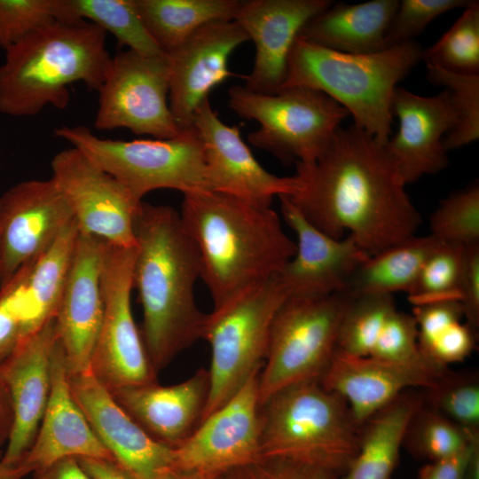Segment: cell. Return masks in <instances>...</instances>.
Instances as JSON below:
<instances>
[{
    "instance_id": "54",
    "label": "cell",
    "mask_w": 479,
    "mask_h": 479,
    "mask_svg": "<svg viewBox=\"0 0 479 479\" xmlns=\"http://www.w3.org/2000/svg\"><path fill=\"white\" fill-rule=\"evenodd\" d=\"M3 454H4V450L0 448V460L3 458Z\"/></svg>"
},
{
    "instance_id": "47",
    "label": "cell",
    "mask_w": 479,
    "mask_h": 479,
    "mask_svg": "<svg viewBox=\"0 0 479 479\" xmlns=\"http://www.w3.org/2000/svg\"><path fill=\"white\" fill-rule=\"evenodd\" d=\"M460 303L465 322L477 331L479 326V243L466 246Z\"/></svg>"
},
{
    "instance_id": "13",
    "label": "cell",
    "mask_w": 479,
    "mask_h": 479,
    "mask_svg": "<svg viewBox=\"0 0 479 479\" xmlns=\"http://www.w3.org/2000/svg\"><path fill=\"white\" fill-rule=\"evenodd\" d=\"M51 168L79 232L113 246L136 247L134 225L143 200L76 148L55 154Z\"/></svg>"
},
{
    "instance_id": "2",
    "label": "cell",
    "mask_w": 479,
    "mask_h": 479,
    "mask_svg": "<svg viewBox=\"0 0 479 479\" xmlns=\"http://www.w3.org/2000/svg\"><path fill=\"white\" fill-rule=\"evenodd\" d=\"M134 232L133 289L142 307L145 347L158 373L202 339L208 314L194 297L200 260L179 212L169 206L143 201Z\"/></svg>"
},
{
    "instance_id": "32",
    "label": "cell",
    "mask_w": 479,
    "mask_h": 479,
    "mask_svg": "<svg viewBox=\"0 0 479 479\" xmlns=\"http://www.w3.org/2000/svg\"><path fill=\"white\" fill-rule=\"evenodd\" d=\"M57 20H86L136 52L164 54L146 30L135 0H56Z\"/></svg>"
},
{
    "instance_id": "4",
    "label": "cell",
    "mask_w": 479,
    "mask_h": 479,
    "mask_svg": "<svg viewBox=\"0 0 479 479\" xmlns=\"http://www.w3.org/2000/svg\"><path fill=\"white\" fill-rule=\"evenodd\" d=\"M106 33L86 20H54L5 50L0 65V113L33 116L46 106L64 109L67 86L100 89L112 57Z\"/></svg>"
},
{
    "instance_id": "30",
    "label": "cell",
    "mask_w": 479,
    "mask_h": 479,
    "mask_svg": "<svg viewBox=\"0 0 479 479\" xmlns=\"http://www.w3.org/2000/svg\"><path fill=\"white\" fill-rule=\"evenodd\" d=\"M432 235L412 236L371 255L353 272L342 293L351 298L365 294H406L413 287L428 256L442 244Z\"/></svg>"
},
{
    "instance_id": "36",
    "label": "cell",
    "mask_w": 479,
    "mask_h": 479,
    "mask_svg": "<svg viewBox=\"0 0 479 479\" xmlns=\"http://www.w3.org/2000/svg\"><path fill=\"white\" fill-rule=\"evenodd\" d=\"M453 25L432 46L422 60L445 70L479 75V2L470 0Z\"/></svg>"
},
{
    "instance_id": "8",
    "label": "cell",
    "mask_w": 479,
    "mask_h": 479,
    "mask_svg": "<svg viewBox=\"0 0 479 479\" xmlns=\"http://www.w3.org/2000/svg\"><path fill=\"white\" fill-rule=\"evenodd\" d=\"M228 105L241 118L259 123L248 135L249 143L287 164L316 161L349 116L325 93L299 86L263 94L234 85L228 91Z\"/></svg>"
},
{
    "instance_id": "21",
    "label": "cell",
    "mask_w": 479,
    "mask_h": 479,
    "mask_svg": "<svg viewBox=\"0 0 479 479\" xmlns=\"http://www.w3.org/2000/svg\"><path fill=\"white\" fill-rule=\"evenodd\" d=\"M448 369L428 357L394 362L337 349L320 384L345 399L361 426L401 393L431 386Z\"/></svg>"
},
{
    "instance_id": "22",
    "label": "cell",
    "mask_w": 479,
    "mask_h": 479,
    "mask_svg": "<svg viewBox=\"0 0 479 479\" xmlns=\"http://www.w3.org/2000/svg\"><path fill=\"white\" fill-rule=\"evenodd\" d=\"M56 343L53 318L25 339L0 365V381L9 394L13 416L0 460L4 463H20L35 437L51 393Z\"/></svg>"
},
{
    "instance_id": "6",
    "label": "cell",
    "mask_w": 479,
    "mask_h": 479,
    "mask_svg": "<svg viewBox=\"0 0 479 479\" xmlns=\"http://www.w3.org/2000/svg\"><path fill=\"white\" fill-rule=\"evenodd\" d=\"M360 428L339 394L320 382L294 384L260 405V455L310 465L338 479L357 453Z\"/></svg>"
},
{
    "instance_id": "29",
    "label": "cell",
    "mask_w": 479,
    "mask_h": 479,
    "mask_svg": "<svg viewBox=\"0 0 479 479\" xmlns=\"http://www.w3.org/2000/svg\"><path fill=\"white\" fill-rule=\"evenodd\" d=\"M78 232L76 223L73 221L34 260L22 296L23 341L55 318Z\"/></svg>"
},
{
    "instance_id": "16",
    "label": "cell",
    "mask_w": 479,
    "mask_h": 479,
    "mask_svg": "<svg viewBox=\"0 0 479 479\" xmlns=\"http://www.w3.org/2000/svg\"><path fill=\"white\" fill-rule=\"evenodd\" d=\"M192 127L204 150L207 180L211 192L271 207L275 196L296 193L299 177L267 171L243 141L237 126L223 122L206 98L195 110Z\"/></svg>"
},
{
    "instance_id": "43",
    "label": "cell",
    "mask_w": 479,
    "mask_h": 479,
    "mask_svg": "<svg viewBox=\"0 0 479 479\" xmlns=\"http://www.w3.org/2000/svg\"><path fill=\"white\" fill-rule=\"evenodd\" d=\"M34 260L0 287V365L23 342L22 296Z\"/></svg>"
},
{
    "instance_id": "31",
    "label": "cell",
    "mask_w": 479,
    "mask_h": 479,
    "mask_svg": "<svg viewBox=\"0 0 479 479\" xmlns=\"http://www.w3.org/2000/svg\"><path fill=\"white\" fill-rule=\"evenodd\" d=\"M135 1L146 30L165 54L206 24L233 20L241 3V0Z\"/></svg>"
},
{
    "instance_id": "10",
    "label": "cell",
    "mask_w": 479,
    "mask_h": 479,
    "mask_svg": "<svg viewBox=\"0 0 479 479\" xmlns=\"http://www.w3.org/2000/svg\"><path fill=\"white\" fill-rule=\"evenodd\" d=\"M287 298L275 276L208 314L202 339L211 350L210 390L201 421L261 370L273 318Z\"/></svg>"
},
{
    "instance_id": "37",
    "label": "cell",
    "mask_w": 479,
    "mask_h": 479,
    "mask_svg": "<svg viewBox=\"0 0 479 479\" xmlns=\"http://www.w3.org/2000/svg\"><path fill=\"white\" fill-rule=\"evenodd\" d=\"M397 309L392 294L351 298L341 322L337 349L354 356H369L387 319Z\"/></svg>"
},
{
    "instance_id": "35",
    "label": "cell",
    "mask_w": 479,
    "mask_h": 479,
    "mask_svg": "<svg viewBox=\"0 0 479 479\" xmlns=\"http://www.w3.org/2000/svg\"><path fill=\"white\" fill-rule=\"evenodd\" d=\"M466 247L442 243L426 260L407 293L414 306L443 301H461Z\"/></svg>"
},
{
    "instance_id": "20",
    "label": "cell",
    "mask_w": 479,
    "mask_h": 479,
    "mask_svg": "<svg viewBox=\"0 0 479 479\" xmlns=\"http://www.w3.org/2000/svg\"><path fill=\"white\" fill-rule=\"evenodd\" d=\"M69 384L76 403L119 466L135 479H165L172 471V448L152 438L90 371L69 375Z\"/></svg>"
},
{
    "instance_id": "42",
    "label": "cell",
    "mask_w": 479,
    "mask_h": 479,
    "mask_svg": "<svg viewBox=\"0 0 479 479\" xmlns=\"http://www.w3.org/2000/svg\"><path fill=\"white\" fill-rule=\"evenodd\" d=\"M369 357L394 362L426 357L418 345V327L413 316L397 309L387 319Z\"/></svg>"
},
{
    "instance_id": "15",
    "label": "cell",
    "mask_w": 479,
    "mask_h": 479,
    "mask_svg": "<svg viewBox=\"0 0 479 479\" xmlns=\"http://www.w3.org/2000/svg\"><path fill=\"white\" fill-rule=\"evenodd\" d=\"M74 220L51 177L20 182L0 195V287L42 254Z\"/></svg>"
},
{
    "instance_id": "34",
    "label": "cell",
    "mask_w": 479,
    "mask_h": 479,
    "mask_svg": "<svg viewBox=\"0 0 479 479\" xmlns=\"http://www.w3.org/2000/svg\"><path fill=\"white\" fill-rule=\"evenodd\" d=\"M420 392L426 405L469 434L479 435V376L475 371L449 368Z\"/></svg>"
},
{
    "instance_id": "52",
    "label": "cell",
    "mask_w": 479,
    "mask_h": 479,
    "mask_svg": "<svg viewBox=\"0 0 479 479\" xmlns=\"http://www.w3.org/2000/svg\"><path fill=\"white\" fill-rule=\"evenodd\" d=\"M31 470L21 462L10 465L0 461V479H24Z\"/></svg>"
},
{
    "instance_id": "11",
    "label": "cell",
    "mask_w": 479,
    "mask_h": 479,
    "mask_svg": "<svg viewBox=\"0 0 479 479\" xmlns=\"http://www.w3.org/2000/svg\"><path fill=\"white\" fill-rule=\"evenodd\" d=\"M136 247L106 242L101 270L104 315L90 372L109 392L157 381L142 334L132 313V271Z\"/></svg>"
},
{
    "instance_id": "39",
    "label": "cell",
    "mask_w": 479,
    "mask_h": 479,
    "mask_svg": "<svg viewBox=\"0 0 479 479\" xmlns=\"http://www.w3.org/2000/svg\"><path fill=\"white\" fill-rule=\"evenodd\" d=\"M430 235L443 243H479V186L473 183L441 201L429 218Z\"/></svg>"
},
{
    "instance_id": "53",
    "label": "cell",
    "mask_w": 479,
    "mask_h": 479,
    "mask_svg": "<svg viewBox=\"0 0 479 479\" xmlns=\"http://www.w3.org/2000/svg\"><path fill=\"white\" fill-rule=\"evenodd\" d=\"M165 479H221L220 476L170 471Z\"/></svg>"
},
{
    "instance_id": "18",
    "label": "cell",
    "mask_w": 479,
    "mask_h": 479,
    "mask_svg": "<svg viewBox=\"0 0 479 479\" xmlns=\"http://www.w3.org/2000/svg\"><path fill=\"white\" fill-rule=\"evenodd\" d=\"M79 231V230H78ZM106 242L79 232L55 320L69 375L90 371L101 327L104 299L101 270Z\"/></svg>"
},
{
    "instance_id": "40",
    "label": "cell",
    "mask_w": 479,
    "mask_h": 479,
    "mask_svg": "<svg viewBox=\"0 0 479 479\" xmlns=\"http://www.w3.org/2000/svg\"><path fill=\"white\" fill-rule=\"evenodd\" d=\"M54 20L56 0H0V47L5 51Z\"/></svg>"
},
{
    "instance_id": "23",
    "label": "cell",
    "mask_w": 479,
    "mask_h": 479,
    "mask_svg": "<svg viewBox=\"0 0 479 479\" xmlns=\"http://www.w3.org/2000/svg\"><path fill=\"white\" fill-rule=\"evenodd\" d=\"M391 113L398 118L399 128L385 147L404 184L444 169L449 160L443 140L457 122L449 91L423 97L397 87Z\"/></svg>"
},
{
    "instance_id": "25",
    "label": "cell",
    "mask_w": 479,
    "mask_h": 479,
    "mask_svg": "<svg viewBox=\"0 0 479 479\" xmlns=\"http://www.w3.org/2000/svg\"><path fill=\"white\" fill-rule=\"evenodd\" d=\"M210 390L208 370L169 386L157 381L111 391L118 404L154 440L176 448L200 425Z\"/></svg>"
},
{
    "instance_id": "24",
    "label": "cell",
    "mask_w": 479,
    "mask_h": 479,
    "mask_svg": "<svg viewBox=\"0 0 479 479\" xmlns=\"http://www.w3.org/2000/svg\"><path fill=\"white\" fill-rule=\"evenodd\" d=\"M333 4L330 0L241 1L234 17L255 46L247 89L275 94L283 87L291 48L302 27Z\"/></svg>"
},
{
    "instance_id": "12",
    "label": "cell",
    "mask_w": 479,
    "mask_h": 479,
    "mask_svg": "<svg viewBox=\"0 0 479 479\" xmlns=\"http://www.w3.org/2000/svg\"><path fill=\"white\" fill-rule=\"evenodd\" d=\"M169 89L167 54L149 56L131 50L116 53L98 91L94 127L126 128L157 139L177 136L183 130L170 112Z\"/></svg>"
},
{
    "instance_id": "48",
    "label": "cell",
    "mask_w": 479,
    "mask_h": 479,
    "mask_svg": "<svg viewBox=\"0 0 479 479\" xmlns=\"http://www.w3.org/2000/svg\"><path fill=\"white\" fill-rule=\"evenodd\" d=\"M477 444L479 437L452 457L427 463L420 469L417 479H464L469 458Z\"/></svg>"
},
{
    "instance_id": "5",
    "label": "cell",
    "mask_w": 479,
    "mask_h": 479,
    "mask_svg": "<svg viewBox=\"0 0 479 479\" xmlns=\"http://www.w3.org/2000/svg\"><path fill=\"white\" fill-rule=\"evenodd\" d=\"M422 51L417 42L410 41L375 53L349 54L297 36L282 88L307 87L325 93L349 112L356 126L386 145L393 122V93L422 60Z\"/></svg>"
},
{
    "instance_id": "26",
    "label": "cell",
    "mask_w": 479,
    "mask_h": 479,
    "mask_svg": "<svg viewBox=\"0 0 479 479\" xmlns=\"http://www.w3.org/2000/svg\"><path fill=\"white\" fill-rule=\"evenodd\" d=\"M66 458L114 460L74 398L65 355L57 340L49 400L21 463L34 473Z\"/></svg>"
},
{
    "instance_id": "7",
    "label": "cell",
    "mask_w": 479,
    "mask_h": 479,
    "mask_svg": "<svg viewBox=\"0 0 479 479\" xmlns=\"http://www.w3.org/2000/svg\"><path fill=\"white\" fill-rule=\"evenodd\" d=\"M55 134L116 178L139 200L158 189L183 194L210 191L203 145L193 127L168 139L102 138L82 125L62 126Z\"/></svg>"
},
{
    "instance_id": "19",
    "label": "cell",
    "mask_w": 479,
    "mask_h": 479,
    "mask_svg": "<svg viewBox=\"0 0 479 479\" xmlns=\"http://www.w3.org/2000/svg\"><path fill=\"white\" fill-rule=\"evenodd\" d=\"M248 40L236 21H215L196 30L167 53L169 106L180 129L192 128L197 107L216 86L233 75L228 68L229 58Z\"/></svg>"
},
{
    "instance_id": "38",
    "label": "cell",
    "mask_w": 479,
    "mask_h": 479,
    "mask_svg": "<svg viewBox=\"0 0 479 479\" xmlns=\"http://www.w3.org/2000/svg\"><path fill=\"white\" fill-rule=\"evenodd\" d=\"M428 81L443 86L450 94L457 122L443 140L448 152L467 145L479 138V75L451 72L426 64Z\"/></svg>"
},
{
    "instance_id": "46",
    "label": "cell",
    "mask_w": 479,
    "mask_h": 479,
    "mask_svg": "<svg viewBox=\"0 0 479 479\" xmlns=\"http://www.w3.org/2000/svg\"><path fill=\"white\" fill-rule=\"evenodd\" d=\"M412 315L418 327L420 349L448 326L465 320L463 308L459 301H443L414 306Z\"/></svg>"
},
{
    "instance_id": "27",
    "label": "cell",
    "mask_w": 479,
    "mask_h": 479,
    "mask_svg": "<svg viewBox=\"0 0 479 479\" xmlns=\"http://www.w3.org/2000/svg\"><path fill=\"white\" fill-rule=\"evenodd\" d=\"M399 0L332 4L312 17L298 36L333 51L371 54L387 49L386 35Z\"/></svg>"
},
{
    "instance_id": "14",
    "label": "cell",
    "mask_w": 479,
    "mask_h": 479,
    "mask_svg": "<svg viewBox=\"0 0 479 479\" xmlns=\"http://www.w3.org/2000/svg\"><path fill=\"white\" fill-rule=\"evenodd\" d=\"M260 371L173 449L172 471L220 476L261 458Z\"/></svg>"
},
{
    "instance_id": "49",
    "label": "cell",
    "mask_w": 479,
    "mask_h": 479,
    "mask_svg": "<svg viewBox=\"0 0 479 479\" xmlns=\"http://www.w3.org/2000/svg\"><path fill=\"white\" fill-rule=\"evenodd\" d=\"M33 479H92L77 458H66L37 470Z\"/></svg>"
},
{
    "instance_id": "45",
    "label": "cell",
    "mask_w": 479,
    "mask_h": 479,
    "mask_svg": "<svg viewBox=\"0 0 479 479\" xmlns=\"http://www.w3.org/2000/svg\"><path fill=\"white\" fill-rule=\"evenodd\" d=\"M476 330L466 322L453 323L439 332L420 352L433 362L449 367L468 357L475 349Z\"/></svg>"
},
{
    "instance_id": "3",
    "label": "cell",
    "mask_w": 479,
    "mask_h": 479,
    "mask_svg": "<svg viewBox=\"0 0 479 479\" xmlns=\"http://www.w3.org/2000/svg\"><path fill=\"white\" fill-rule=\"evenodd\" d=\"M179 215L199 252L213 310L277 276L295 253L271 207L205 191L184 194Z\"/></svg>"
},
{
    "instance_id": "44",
    "label": "cell",
    "mask_w": 479,
    "mask_h": 479,
    "mask_svg": "<svg viewBox=\"0 0 479 479\" xmlns=\"http://www.w3.org/2000/svg\"><path fill=\"white\" fill-rule=\"evenodd\" d=\"M221 479H335L316 467L283 458L261 457L232 468Z\"/></svg>"
},
{
    "instance_id": "1",
    "label": "cell",
    "mask_w": 479,
    "mask_h": 479,
    "mask_svg": "<svg viewBox=\"0 0 479 479\" xmlns=\"http://www.w3.org/2000/svg\"><path fill=\"white\" fill-rule=\"evenodd\" d=\"M295 165L302 186L287 197L334 239L348 232L371 255L414 236L421 224L385 145L354 123L340 126L316 161Z\"/></svg>"
},
{
    "instance_id": "50",
    "label": "cell",
    "mask_w": 479,
    "mask_h": 479,
    "mask_svg": "<svg viewBox=\"0 0 479 479\" xmlns=\"http://www.w3.org/2000/svg\"><path fill=\"white\" fill-rule=\"evenodd\" d=\"M78 460L92 479H135L114 460L91 458Z\"/></svg>"
},
{
    "instance_id": "17",
    "label": "cell",
    "mask_w": 479,
    "mask_h": 479,
    "mask_svg": "<svg viewBox=\"0 0 479 479\" xmlns=\"http://www.w3.org/2000/svg\"><path fill=\"white\" fill-rule=\"evenodd\" d=\"M286 224L296 235L294 256L277 275L287 297L318 298L343 292L370 255L348 235L334 239L311 224L287 195L279 196Z\"/></svg>"
},
{
    "instance_id": "41",
    "label": "cell",
    "mask_w": 479,
    "mask_h": 479,
    "mask_svg": "<svg viewBox=\"0 0 479 479\" xmlns=\"http://www.w3.org/2000/svg\"><path fill=\"white\" fill-rule=\"evenodd\" d=\"M470 0H402L386 35L387 47L413 41L439 15L465 8Z\"/></svg>"
},
{
    "instance_id": "9",
    "label": "cell",
    "mask_w": 479,
    "mask_h": 479,
    "mask_svg": "<svg viewBox=\"0 0 479 479\" xmlns=\"http://www.w3.org/2000/svg\"><path fill=\"white\" fill-rule=\"evenodd\" d=\"M350 300L342 292L286 299L273 318L258 376L260 405L286 387L320 382L337 349L341 322Z\"/></svg>"
},
{
    "instance_id": "28",
    "label": "cell",
    "mask_w": 479,
    "mask_h": 479,
    "mask_svg": "<svg viewBox=\"0 0 479 479\" xmlns=\"http://www.w3.org/2000/svg\"><path fill=\"white\" fill-rule=\"evenodd\" d=\"M423 404L420 390L408 389L364 422L357 453L338 479H392L408 423Z\"/></svg>"
},
{
    "instance_id": "51",
    "label": "cell",
    "mask_w": 479,
    "mask_h": 479,
    "mask_svg": "<svg viewBox=\"0 0 479 479\" xmlns=\"http://www.w3.org/2000/svg\"><path fill=\"white\" fill-rule=\"evenodd\" d=\"M12 408L9 394L0 381V448L4 449L12 428Z\"/></svg>"
},
{
    "instance_id": "33",
    "label": "cell",
    "mask_w": 479,
    "mask_h": 479,
    "mask_svg": "<svg viewBox=\"0 0 479 479\" xmlns=\"http://www.w3.org/2000/svg\"><path fill=\"white\" fill-rule=\"evenodd\" d=\"M476 437L423 404L408 423L403 446L415 458L432 462L462 452Z\"/></svg>"
}]
</instances>
